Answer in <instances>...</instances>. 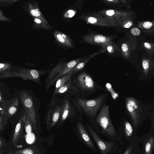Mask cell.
Returning a JSON list of instances; mask_svg holds the SVG:
<instances>
[{
  "label": "cell",
  "instance_id": "7c38bea8",
  "mask_svg": "<svg viewBox=\"0 0 154 154\" xmlns=\"http://www.w3.org/2000/svg\"><path fill=\"white\" fill-rule=\"evenodd\" d=\"M137 45L140 52H144L149 56L154 57V41L144 38L139 41Z\"/></svg>",
  "mask_w": 154,
  "mask_h": 154
},
{
  "label": "cell",
  "instance_id": "7402d4cb",
  "mask_svg": "<svg viewBox=\"0 0 154 154\" xmlns=\"http://www.w3.org/2000/svg\"><path fill=\"white\" fill-rule=\"evenodd\" d=\"M14 154H35V151L30 148H27L14 151Z\"/></svg>",
  "mask_w": 154,
  "mask_h": 154
},
{
  "label": "cell",
  "instance_id": "ac0fdd59",
  "mask_svg": "<svg viewBox=\"0 0 154 154\" xmlns=\"http://www.w3.org/2000/svg\"><path fill=\"white\" fill-rule=\"evenodd\" d=\"M22 117L23 119L24 126L27 134H30L32 131V125L31 122L26 115L24 111L23 112Z\"/></svg>",
  "mask_w": 154,
  "mask_h": 154
},
{
  "label": "cell",
  "instance_id": "cb8c5ba5",
  "mask_svg": "<svg viewBox=\"0 0 154 154\" xmlns=\"http://www.w3.org/2000/svg\"><path fill=\"white\" fill-rule=\"evenodd\" d=\"M88 61V60H87L85 61L81 62L77 64L71 71L72 74L82 69L84 67Z\"/></svg>",
  "mask_w": 154,
  "mask_h": 154
},
{
  "label": "cell",
  "instance_id": "ffe728a7",
  "mask_svg": "<svg viewBox=\"0 0 154 154\" xmlns=\"http://www.w3.org/2000/svg\"><path fill=\"white\" fill-rule=\"evenodd\" d=\"M71 85V79H70L63 85L56 92L55 94L53 96L56 97L57 95L63 94L70 88Z\"/></svg>",
  "mask_w": 154,
  "mask_h": 154
},
{
  "label": "cell",
  "instance_id": "4316f807",
  "mask_svg": "<svg viewBox=\"0 0 154 154\" xmlns=\"http://www.w3.org/2000/svg\"><path fill=\"white\" fill-rule=\"evenodd\" d=\"M38 9H35L30 11V14L33 16L35 17H38L41 14V13L39 11Z\"/></svg>",
  "mask_w": 154,
  "mask_h": 154
},
{
  "label": "cell",
  "instance_id": "f546056e",
  "mask_svg": "<svg viewBox=\"0 0 154 154\" xmlns=\"http://www.w3.org/2000/svg\"><path fill=\"white\" fill-rule=\"evenodd\" d=\"M106 13L107 16H112L114 14L115 12L113 10H109L106 11Z\"/></svg>",
  "mask_w": 154,
  "mask_h": 154
},
{
  "label": "cell",
  "instance_id": "8992f818",
  "mask_svg": "<svg viewBox=\"0 0 154 154\" xmlns=\"http://www.w3.org/2000/svg\"><path fill=\"white\" fill-rule=\"evenodd\" d=\"M121 52L123 58L130 61L140 60V52L131 48V45L126 36L122 39L120 43Z\"/></svg>",
  "mask_w": 154,
  "mask_h": 154
},
{
  "label": "cell",
  "instance_id": "4dcf8cb0",
  "mask_svg": "<svg viewBox=\"0 0 154 154\" xmlns=\"http://www.w3.org/2000/svg\"><path fill=\"white\" fill-rule=\"evenodd\" d=\"M132 147V146H131L128 147L125 151V152L122 154H130L131 151Z\"/></svg>",
  "mask_w": 154,
  "mask_h": 154
},
{
  "label": "cell",
  "instance_id": "5bb4252c",
  "mask_svg": "<svg viewBox=\"0 0 154 154\" xmlns=\"http://www.w3.org/2000/svg\"><path fill=\"white\" fill-rule=\"evenodd\" d=\"M24 124L22 116L20 117L15 129L12 141L14 146L17 145L23 130Z\"/></svg>",
  "mask_w": 154,
  "mask_h": 154
},
{
  "label": "cell",
  "instance_id": "6da1fadb",
  "mask_svg": "<svg viewBox=\"0 0 154 154\" xmlns=\"http://www.w3.org/2000/svg\"><path fill=\"white\" fill-rule=\"evenodd\" d=\"M19 97L24 109V112L30 121L34 130L36 131L37 122L40 119L38 100L32 92L26 90L20 91Z\"/></svg>",
  "mask_w": 154,
  "mask_h": 154
},
{
  "label": "cell",
  "instance_id": "603a6c76",
  "mask_svg": "<svg viewBox=\"0 0 154 154\" xmlns=\"http://www.w3.org/2000/svg\"><path fill=\"white\" fill-rule=\"evenodd\" d=\"M108 40L107 38L100 35H97L94 38V41L96 43H104Z\"/></svg>",
  "mask_w": 154,
  "mask_h": 154
},
{
  "label": "cell",
  "instance_id": "484cf974",
  "mask_svg": "<svg viewBox=\"0 0 154 154\" xmlns=\"http://www.w3.org/2000/svg\"><path fill=\"white\" fill-rule=\"evenodd\" d=\"M75 14V12L74 11L70 10L65 13L64 16L67 17H72Z\"/></svg>",
  "mask_w": 154,
  "mask_h": 154
},
{
  "label": "cell",
  "instance_id": "3957f363",
  "mask_svg": "<svg viewBox=\"0 0 154 154\" xmlns=\"http://www.w3.org/2000/svg\"><path fill=\"white\" fill-rule=\"evenodd\" d=\"M109 106L104 105L102 107L97 118V123L105 135L108 137L116 138V133L110 119Z\"/></svg>",
  "mask_w": 154,
  "mask_h": 154
},
{
  "label": "cell",
  "instance_id": "f1b7e54d",
  "mask_svg": "<svg viewBox=\"0 0 154 154\" xmlns=\"http://www.w3.org/2000/svg\"><path fill=\"white\" fill-rule=\"evenodd\" d=\"M57 38L58 40L62 43H63L65 42V38L63 37L60 34H58L57 35Z\"/></svg>",
  "mask_w": 154,
  "mask_h": 154
},
{
  "label": "cell",
  "instance_id": "9c48e42d",
  "mask_svg": "<svg viewBox=\"0 0 154 154\" xmlns=\"http://www.w3.org/2000/svg\"><path fill=\"white\" fill-rule=\"evenodd\" d=\"M19 103L17 98H15L11 100L4 101L2 103V113L8 117L12 116L17 112Z\"/></svg>",
  "mask_w": 154,
  "mask_h": 154
},
{
  "label": "cell",
  "instance_id": "7a4b0ae2",
  "mask_svg": "<svg viewBox=\"0 0 154 154\" xmlns=\"http://www.w3.org/2000/svg\"><path fill=\"white\" fill-rule=\"evenodd\" d=\"M62 102L58 97L52 96L47 108L44 122L48 127L52 128L59 122Z\"/></svg>",
  "mask_w": 154,
  "mask_h": 154
},
{
  "label": "cell",
  "instance_id": "52a82bcc",
  "mask_svg": "<svg viewBox=\"0 0 154 154\" xmlns=\"http://www.w3.org/2000/svg\"><path fill=\"white\" fill-rule=\"evenodd\" d=\"M89 131L102 154H109L112 152L114 148L113 143L103 141L91 129H89Z\"/></svg>",
  "mask_w": 154,
  "mask_h": 154
},
{
  "label": "cell",
  "instance_id": "30bf717a",
  "mask_svg": "<svg viewBox=\"0 0 154 154\" xmlns=\"http://www.w3.org/2000/svg\"><path fill=\"white\" fill-rule=\"evenodd\" d=\"M39 72L35 69H32L29 73H16L10 74L6 73L0 75L1 78H4L10 77H19L24 80L29 79L39 84L40 82V76Z\"/></svg>",
  "mask_w": 154,
  "mask_h": 154
},
{
  "label": "cell",
  "instance_id": "277c9868",
  "mask_svg": "<svg viewBox=\"0 0 154 154\" xmlns=\"http://www.w3.org/2000/svg\"><path fill=\"white\" fill-rule=\"evenodd\" d=\"M103 97L99 96L92 100H86L81 99L77 100L79 105L89 116H95L96 113L101 106Z\"/></svg>",
  "mask_w": 154,
  "mask_h": 154
},
{
  "label": "cell",
  "instance_id": "d4e9b609",
  "mask_svg": "<svg viewBox=\"0 0 154 154\" xmlns=\"http://www.w3.org/2000/svg\"><path fill=\"white\" fill-rule=\"evenodd\" d=\"M8 117L6 115L1 113L0 116V130L2 131L5 123V119Z\"/></svg>",
  "mask_w": 154,
  "mask_h": 154
},
{
  "label": "cell",
  "instance_id": "e0dca14e",
  "mask_svg": "<svg viewBox=\"0 0 154 154\" xmlns=\"http://www.w3.org/2000/svg\"><path fill=\"white\" fill-rule=\"evenodd\" d=\"M72 74V72L71 71L68 74L61 77L57 80L56 82L53 96L54 95L57 91L71 79Z\"/></svg>",
  "mask_w": 154,
  "mask_h": 154
},
{
  "label": "cell",
  "instance_id": "8fae6325",
  "mask_svg": "<svg viewBox=\"0 0 154 154\" xmlns=\"http://www.w3.org/2000/svg\"><path fill=\"white\" fill-rule=\"evenodd\" d=\"M77 80L79 85L83 90L88 91L94 88L95 85L93 80L86 73L83 72L79 75Z\"/></svg>",
  "mask_w": 154,
  "mask_h": 154
},
{
  "label": "cell",
  "instance_id": "9a60e30c",
  "mask_svg": "<svg viewBox=\"0 0 154 154\" xmlns=\"http://www.w3.org/2000/svg\"><path fill=\"white\" fill-rule=\"evenodd\" d=\"M70 105L69 101L67 99L62 101L60 117L59 120L60 123L65 121L69 116L70 112Z\"/></svg>",
  "mask_w": 154,
  "mask_h": 154
},
{
  "label": "cell",
  "instance_id": "83f0119b",
  "mask_svg": "<svg viewBox=\"0 0 154 154\" xmlns=\"http://www.w3.org/2000/svg\"><path fill=\"white\" fill-rule=\"evenodd\" d=\"M122 2L124 6L127 8H130V5L132 2V0H122L121 1Z\"/></svg>",
  "mask_w": 154,
  "mask_h": 154
},
{
  "label": "cell",
  "instance_id": "d6a6232c",
  "mask_svg": "<svg viewBox=\"0 0 154 154\" xmlns=\"http://www.w3.org/2000/svg\"><path fill=\"white\" fill-rule=\"evenodd\" d=\"M4 141L2 138L0 137V147L1 149L3 147Z\"/></svg>",
  "mask_w": 154,
  "mask_h": 154
},
{
  "label": "cell",
  "instance_id": "836d02e7",
  "mask_svg": "<svg viewBox=\"0 0 154 154\" xmlns=\"http://www.w3.org/2000/svg\"><path fill=\"white\" fill-rule=\"evenodd\" d=\"M34 22L38 24H39L41 23V20L37 18H36L34 19Z\"/></svg>",
  "mask_w": 154,
  "mask_h": 154
},
{
  "label": "cell",
  "instance_id": "2e32d148",
  "mask_svg": "<svg viewBox=\"0 0 154 154\" xmlns=\"http://www.w3.org/2000/svg\"><path fill=\"white\" fill-rule=\"evenodd\" d=\"M128 32L133 37L135 38L137 42L140 40L147 38L144 35L142 30L137 26L130 29Z\"/></svg>",
  "mask_w": 154,
  "mask_h": 154
},
{
  "label": "cell",
  "instance_id": "d6986e66",
  "mask_svg": "<svg viewBox=\"0 0 154 154\" xmlns=\"http://www.w3.org/2000/svg\"><path fill=\"white\" fill-rule=\"evenodd\" d=\"M154 137H150L147 140L145 145V154H151L153 148Z\"/></svg>",
  "mask_w": 154,
  "mask_h": 154
},
{
  "label": "cell",
  "instance_id": "1f68e13d",
  "mask_svg": "<svg viewBox=\"0 0 154 154\" xmlns=\"http://www.w3.org/2000/svg\"><path fill=\"white\" fill-rule=\"evenodd\" d=\"M108 51L109 53H112L113 51V48L111 45H108L107 47Z\"/></svg>",
  "mask_w": 154,
  "mask_h": 154
},
{
  "label": "cell",
  "instance_id": "ba28073f",
  "mask_svg": "<svg viewBox=\"0 0 154 154\" xmlns=\"http://www.w3.org/2000/svg\"><path fill=\"white\" fill-rule=\"evenodd\" d=\"M135 23L144 35L150 39H154V20L135 21Z\"/></svg>",
  "mask_w": 154,
  "mask_h": 154
},
{
  "label": "cell",
  "instance_id": "4fadbf2b",
  "mask_svg": "<svg viewBox=\"0 0 154 154\" xmlns=\"http://www.w3.org/2000/svg\"><path fill=\"white\" fill-rule=\"evenodd\" d=\"M78 127L79 134L83 141L91 148L95 149L90 137L83 125L81 123H79L78 124Z\"/></svg>",
  "mask_w": 154,
  "mask_h": 154
},
{
  "label": "cell",
  "instance_id": "44dd1931",
  "mask_svg": "<svg viewBox=\"0 0 154 154\" xmlns=\"http://www.w3.org/2000/svg\"><path fill=\"white\" fill-rule=\"evenodd\" d=\"M125 131L127 137L131 136L133 132V129L131 124L128 122L126 121L125 123Z\"/></svg>",
  "mask_w": 154,
  "mask_h": 154
},
{
  "label": "cell",
  "instance_id": "5b68a950",
  "mask_svg": "<svg viewBox=\"0 0 154 154\" xmlns=\"http://www.w3.org/2000/svg\"><path fill=\"white\" fill-rule=\"evenodd\" d=\"M126 106L127 110L132 119L134 126L136 127L139 122L142 109L138 101L133 97H126Z\"/></svg>",
  "mask_w": 154,
  "mask_h": 154
}]
</instances>
